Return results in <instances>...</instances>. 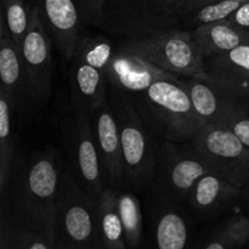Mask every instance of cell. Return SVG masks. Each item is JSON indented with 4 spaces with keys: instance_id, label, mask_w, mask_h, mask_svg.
I'll list each match as a JSON object with an SVG mask.
<instances>
[{
    "instance_id": "6da1fadb",
    "label": "cell",
    "mask_w": 249,
    "mask_h": 249,
    "mask_svg": "<svg viewBox=\"0 0 249 249\" xmlns=\"http://www.w3.org/2000/svg\"><path fill=\"white\" fill-rule=\"evenodd\" d=\"M65 164L50 147L36 151L31 157L15 158L7 190V214L15 228L45 233L53 249L56 198Z\"/></svg>"
},
{
    "instance_id": "7a4b0ae2",
    "label": "cell",
    "mask_w": 249,
    "mask_h": 249,
    "mask_svg": "<svg viewBox=\"0 0 249 249\" xmlns=\"http://www.w3.org/2000/svg\"><path fill=\"white\" fill-rule=\"evenodd\" d=\"M108 100L121 135L125 187L146 192L155 181L160 151L155 134L139 114L133 95L108 84Z\"/></svg>"
},
{
    "instance_id": "3957f363",
    "label": "cell",
    "mask_w": 249,
    "mask_h": 249,
    "mask_svg": "<svg viewBox=\"0 0 249 249\" xmlns=\"http://www.w3.org/2000/svg\"><path fill=\"white\" fill-rule=\"evenodd\" d=\"M181 82L182 79L158 80L133 95L142 121L164 141L187 142L204 125Z\"/></svg>"
},
{
    "instance_id": "277c9868",
    "label": "cell",
    "mask_w": 249,
    "mask_h": 249,
    "mask_svg": "<svg viewBox=\"0 0 249 249\" xmlns=\"http://www.w3.org/2000/svg\"><path fill=\"white\" fill-rule=\"evenodd\" d=\"M56 241L75 249H105L97 203L65 164L56 198Z\"/></svg>"
},
{
    "instance_id": "5b68a950",
    "label": "cell",
    "mask_w": 249,
    "mask_h": 249,
    "mask_svg": "<svg viewBox=\"0 0 249 249\" xmlns=\"http://www.w3.org/2000/svg\"><path fill=\"white\" fill-rule=\"evenodd\" d=\"M146 204V229L140 249H195V221L185 203L151 186Z\"/></svg>"
},
{
    "instance_id": "8992f818",
    "label": "cell",
    "mask_w": 249,
    "mask_h": 249,
    "mask_svg": "<svg viewBox=\"0 0 249 249\" xmlns=\"http://www.w3.org/2000/svg\"><path fill=\"white\" fill-rule=\"evenodd\" d=\"M118 49L180 77H197L204 70V58L191 32L163 29L142 38L125 40Z\"/></svg>"
},
{
    "instance_id": "52a82bcc",
    "label": "cell",
    "mask_w": 249,
    "mask_h": 249,
    "mask_svg": "<svg viewBox=\"0 0 249 249\" xmlns=\"http://www.w3.org/2000/svg\"><path fill=\"white\" fill-rule=\"evenodd\" d=\"M212 172L249 197V147L226 126L204 124L190 140Z\"/></svg>"
},
{
    "instance_id": "ba28073f",
    "label": "cell",
    "mask_w": 249,
    "mask_h": 249,
    "mask_svg": "<svg viewBox=\"0 0 249 249\" xmlns=\"http://www.w3.org/2000/svg\"><path fill=\"white\" fill-rule=\"evenodd\" d=\"M63 147L67 155L66 164L74 179L92 199L97 201L107 185L89 114L72 111L63 123Z\"/></svg>"
},
{
    "instance_id": "9c48e42d",
    "label": "cell",
    "mask_w": 249,
    "mask_h": 249,
    "mask_svg": "<svg viewBox=\"0 0 249 249\" xmlns=\"http://www.w3.org/2000/svg\"><path fill=\"white\" fill-rule=\"evenodd\" d=\"M212 172L191 142L164 141L158 151L152 187L165 196L186 204L187 197L199 178Z\"/></svg>"
},
{
    "instance_id": "30bf717a",
    "label": "cell",
    "mask_w": 249,
    "mask_h": 249,
    "mask_svg": "<svg viewBox=\"0 0 249 249\" xmlns=\"http://www.w3.org/2000/svg\"><path fill=\"white\" fill-rule=\"evenodd\" d=\"M21 57L31 101L36 109L44 108L53 91V66L51 36L36 4L29 9V27L21 45Z\"/></svg>"
},
{
    "instance_id": "8fae6325",
    "label": "cell",
    "mask_w": 249,
    "mask_h": 249,
    "mask_svg": "<svg viewBox=\"0 0 249 249\" xmlns=\"http://www.w3.org/2000/svg\"><path fill=\"white\" fill-rule=\"evenodd\" d=\"M173 28L158 0H106L102 29L126 40Z\"/></svg>"
},
{
    "instance_id": "7c38bea8",
    "label": "cell",
    "mask_w": 249,
    "mask_h": 249,
    "mask_svg": "<svg viewBox=\"0 0 249 249\" xmlns=\"http://www.w3.org/2000/svg\"><path fill=\"white\" fill-rule=\"evenodd\" d=\"M90 119L106 185L117 190L125 189V168L121 135L108 99L90 114Z\"/></svg>"
},
{
    "instance_id": "4fadbf2b",
    "label": "cell",
    "mask_w": 249,
    "mask_h": 249,
    "mask_svg": "<svg viewBox=\"0 0 249 249\" xmlns=\"http://www.w3.org/2000/svg\"><path fill=\"white\" fill-rule=\"evenodd\" d=\"M46 29L66 61H72L84 39L85 24L73 0H36Z\"/></svg>"
},
{
    "instance_id": "5bb4252c",
    "label": "cell",
    "mask_w": 249,
    "mask_h": 249,
    "mask_svg": "<svg viewBox=\"0 0 249 249\" xmlns=\"http://www.w3.org/2000/svg\"><path fill=\"white\" fill-rule=\"evenodd\" d=\"M105 75L109 85L131 95L143 91L158 80H180L181 77L160 70L139 56L117 48Z\"/></svg>"
},
{
    "instance_id": "9a60e30c",
    "label": "cell",
    "mask_w": 249,
    "mask_h": 249,
    "mask_svg": "<svg viewBox=\"0 0 249 249\" xmlns=\"http://www.w3.org/2000/svg\"><path fill=\"white\" fill-rule=\"evenodd\" d=\"M249 198L248 195L229 181L209 172L192 187L186 206L196 220H209L220 215L236 202Z\"/></svg>"
},
{
    "instance_id": "2e32d148",
    "label": "cell",
    "mask_w": 249,
    "mask_h": 249,
    "mask_svg": "<svg viewBox=\"0 0 249 249\" xmlns=\"http://www.w3.org/2000/svg\"><path fill=\"white\" fill-rule=\"evenodd\" d=\"M203 77L249 104V41L204 60Z\"/></svg>"
},
{
    "instance_id": "e0dca14e",
    "label": "cell",
    "mask_w": 249,
    "mask_h": 249,
    "mask_svg": "<svg viewBox=\"0 0 249 249\" xmlns=\"http://www.w3.org/2000/svg\"><path fill=\"white\" fill-rule=\"evenodd\" d=\"M0 90L9 97L15 113L21 114L26 108L27 101H31V95L21 50L12 40L2 15H0Z\"/></svg>"
},
{
    "instance_id": "ac0fdd59",
    "label": "cell",
    "mask_w": 249,
    "mask_h": 249,
    "mask_svg": "<svg viewBox=\"0 0 249 249\" xmlns=\"http://www.w3.org/2000/svg\"><path fill=\"white\" fill-rule=\"evenodd\" d=\"M186 78V80H182L181 85L186 90L195 111L204 124L221 125L230 109L241 101L206 78Z\"/></svg>"
},
{
    "instance_id": "d6986e66",
    "label": "cell",
    "mask_w": 249,
    "mask_h": 249,
    "mask_svg": "<svg viewBox=\"0 0 249 249\" xmlns=\"http://www.w3.org/2000/svg\"><path fill=\"white\" fill-rule=\"evenodd\" d=\"M108 99V82L104 72L74 61L71 74V109L90 116Z\"/></svg>"
},
{
    "instance_id": "ffe728a7",
    "label": "cell",
    "mask_w": 249,
    "mask_h": 249,
    "mask_svg": "<svg viewBox=\"0 0 249 249\" xmlns=\"http://www.w3.org/2000/svg\"><path fill=\"white\" fill-rule=\"evenodd\" d=\"M191 36L204 60L249 41V36L235 28L228 19L195 27Z\"/></svg>"
},
{
    "instance_id": "44dd1931",
    "label": "cell",
    "mask_w": 249,
    "mask_h": 249,
    "mask_svg": "<svg viewBox=\"0 0 249 249\" xmlns=\"http://www.w3.org/2000/svg\"><path fill=\"white\" fill-rule=\"evenodd\" d=\"M96 203L105 249H128L118 212V190L106 186Z\"/></svg>"
},
{
    "instance_id": "7402d4cb",
    "label": "cell",
    "mask_w": 249,
    "mask_h": 249,
    "mask_svg": "<svg viewBox=\"0 0 249 249\" xmlns=\"http://www.w3.org/2000/svg\"><path fill=\"white\" fill-rule=\"evenodd\" d=\"M14 108L9 97L0 90V195L5 198L15 162V133L12 126Z\"/></svg>"
},
{
    "instance_id": "603a6c76",
    "label": "cell",
    "mask_w": 249,
    "mask_h": 249,
    "mask_svg": "<svg viewBox=\"0 0 249 249\" xmlns=\"http://www.w3.org/2000/svg\"><path fill=\"white\" fill-rule=\"evenodd\" d=\"M118 212L123 224L126 247L140 249L145 226L141 204L135 191L126 187L118 190Z\"/></svg>"
},
{
    "instance_id": "cb8c5ba5",
    "label": "cell",
    "mask_w": 249,
    "mask_h": 249,
    "mask_svg": "<svg viewBox=\"0 0 249 249\" xmlns=\"http://www.w3.org/2000/svg\"><path fill=\"white\" fill-rule=\"evenodd\" d=\"M249 241V218L236 215L225 220L212 235L197 241L195 249H240Z\"/></svg>"
},
{
    "instance_id": "d4e9b609",
    "label": "cell",
    "mask_w": 249,
    "mask_h": 249,
    "mask_svg": "<svg viewBox=\"0 0 249 249\" xmlns=\"http://www.w3.org/2000/svg\"><path fill=\"white\" fill-rule=\"evenodd\" d=\"M113 53L112 43L107 36H84L73 60L92 66L105 73Z\"/></svg>"
},
{
    "instance_id": "484cf974",
    "label": "cell",
    "mask_w": 249,
    "mask_h": 249,
    "mask_svg": "<svg viewBox=\"0 0 249 249\" xmlns=\"http://www.w3.org/2000/svg\"><path fill=\"white\" fill-rule=\"evenodd\" d=\"M1 15L6 22L12 40L21 50L29 27V10L24 0H1Z\"/></svg>"
},
{
    "instance_id": "4316f807",
    "label": "cell",
    "mask_w": 249,
    "mask_h": 249,
    "mask_svg": "<svg viewBox=\"0 0 249 249\" xmlns=\"http://www.w3.org/2000/svg\"><path fill=\"white\" fill-rule=\"evenodd\" d=\"M240 5L241 1H237V0H215L211 4L203 5V6L194 10L186 17H189L195 27L213 23V22L225 21Z\"/></svg>"
},
{
    "instance_id": "83f0119b",
    "label": "cell",
    "mask_w": 249,
    "mask_h": 249,
    "mask_svg": "<svg viewBox=\"0 0 249 249\" xmlns=\"http://www.w3.org/2000/svg\"><path fill=\"white\" fill-rule=\"evenodd\" d=\"M221 125L226 126L232 131L247 147H249V104L238 101L228 116L224 119Z\"/></svg>"
},
{
    "instance_id": "f1b7e54d",
    "label": "cell",
    "mask_w": 249,
    "mask_h": 249,
    "mask_svg": "<svg viewBox=\"0 0 249 249\" xmlns=\"http://www.w3.org/2000/svg\"><path fill=\"white\" fill-rule=\"evenodd\" d=\"M79 11L85 27L92 26L102 28L106 0H73Z\"/></svg>"
},
{
    "instance_id": "f546056e",
    "label": "cell",
    "mask_w": 249,
    "mask_h": 249,
    "mask_svg": "<svg viewBox=\"0 0 249 249\" xmlns=\"http://www.w3.org/2000/svg\"><path fill=\"white\" fill-rule=\"evenodd\" d=\"M14 249H53V247L45 233L16 229Z\"/></svg>"
},
{
    "instance_id": "4dcf8cb0",
    "label": "cell",
    "mask_w": 249,
    "mask_h": 249,
    "mask_svg": "<svg viewBox=\"0 0 249 249\" xmlns=\"http://www.w3.org/2000/svg\"><path fill=\"white\" fill-rule=\"evenodd\" d=\"M162 11L173 27L185 18V0H158Z\"/></svg>"
},
{
    "instance_id": "1f68e13d",
    "label": "cell",
    "mask_w": 249,
    "mask_h": 249,
    "mask_svg": "<svg viewBox=\"0 0 249 249\" xmlns=\"http://www.w3.org/2000/svg\"><path fill=\"white\" fill-rule=\"evenodd\" d=\"M228 21L238 31L249 36V0L241 2L240 6L229 16Z\"/></svg>"
},
{
    "instance_id": "d6a6232c",
    "label": "cell",
    "mask_w": 249,
    "mask_h": 249,
    "mask_svg": "<svg viewBox=\"0 0 249 249\" xmlns=\"http://www.w3.org/2000/svg\"><path fill=\"white\" fill-rule=\"evenodd\" d=\"M213 1H215V0H185V17L194 10L198 9L203 5L211 4Z\"/></svg>"
},
{
    "instance_id": "836d02e7",
    "label": "cell",
    "mask_w": 249,
    "mask_h": 249,
    "mask_svg": "<svg viewBox=\"0 0 249 249\" xmlns=\"http://www.w3.org/2000/svg\"><path fill=\"white\" fill-rule=\"evenodd\" d=\"M55 249H75V248L71 247V246L68 245V243L62 242V241H56Z\"/></svg>"
},
{
    "instance_id": "e575fe53",
    "label": "cell",
    "mask_w": 249,
    "mask_h": 249,
    "mask_svg": "<svg viewBox=\"0 0 249 249\" xmlns=\"http://www.w3.org/2000/svg\"><path fill=\"white\" fill-rule=\"evenodd\" d=\"M237 1H241V2H243V1H247V0H237Z\"/></svg>"
}]
</instances>
